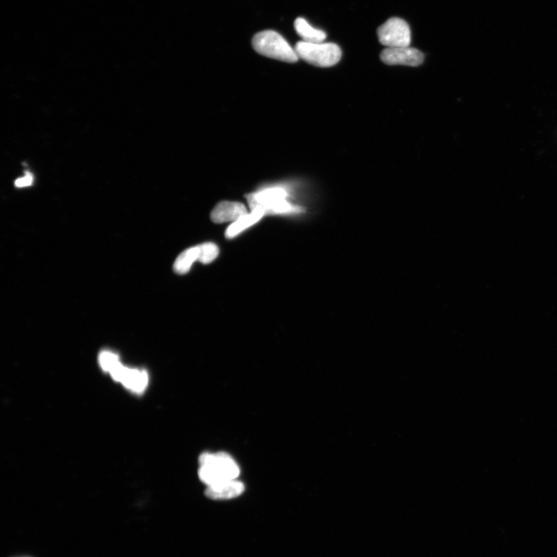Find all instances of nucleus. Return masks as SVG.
<instances>
[{
    "label": "nucleus",
    "mask_w": 557,
    "mask_h": 557,
    "mask_svg": "<svg viewBox=\"0 0 557 557\" xmlns=\"http://www.w3.org/2000/svg\"><path fill=\"white\" fill-rule=\"evenodd\" d=\"M199 462V477L207 486L237 479L240 474L234 459L225 452L204 453L200 456Z\"/></svg>",
    "instance_id": "f257e3e1"
},
{
    "label": "nucleus",
    "mask_w": 557,
    "mask_h": 557,
    "mask_svg": "<svg viewBox=\"0 0 557 557\" xmlns=\"http://www.w3.org/2000/svg\"><path fill=\"white\" fill-rule=\"evenodd\" d=\"M287 192L284 187H267L247 195L251 210L259 208L266 214L299 213L303 208L286 201Z\"/></svg>",
    "instance_id": "f03ea898"
},
{
    "label": "nucleus",
    "mask_w": 557,
    "mask_h": 557,
    "mask_svg": "<svg viewBox=\"0 0 557 557\" xmlns=\"http://www.w3.org/2000/svg\"><path fill=\"white\" fill-rule=\"evenodd\" d=\"M254 50L263 56L295 63L299 59L295 49L291 47L282 36L273 30H264L253 38Z\"/></svg>",
    "instance_id": "7ed1b4c3"
},
{
    "label": "nucleus",
    "mask_w": 557,
    "mask_h": 557,
    "mask_svg": "<svg viewBox=\"0 0 557 557\" xmlns=\"http://www.w3.org/2000/svg\"><path fill=\"white\" fill-rule=\"evenodd\" d=\"M299 58L312 65L321 67H332L339 62L341 50L334 43H307L299 41L295 46Z\"/></svg>",
    "instance_id": "20e7f679"
},
{
    "label": "nucleus",
    "mask_w": 557,
    "mask_h": 557,
    "mask_svg": "<svg viewBox=\"0 0 557 557\" xmlns=\"http://www.w3.org/2000/svg\"><path fill=\"white\" fill-rule=\"evenodd\" d=\"M379 42L387 48L409 47L411 30L409 24L400 18H390L379 27L377 32Z\"/></svg>",
    "instance_id": "39448f33"
},
{
    "label": "nucleus",
    "mask_w": 557,
    "mask_h": 557,
    "mask_svg": "<svg viewBox=\"0 0 557 557\" xmlns=\"http://www.w3.org/2000/svg\"><path fill=\"white\" fill-rule=\"evenodd\" d=\"M380 58L389 65L416 67L424 62V55L418 49L410 47L385 48Z\"/></svg>",
    "instance_id": "423d86ee"
},
{
    "label": "nucleus",
    "mask_w": 557,
    "mask_h": 557,
    "mask_svg": "<svg viewBox=\"0 0 557 557\" xmlns=\"http://www.w3.org/2000/svg\"><path fill=\"white\" fill-rule=\"evenodd\" d=\"M115 381L120 382L125 387L136 393H142L148 387L149 377L144 371L126 368L120 364L117 368L110 372Z\"/></svg>",
    "instance_id": "0eeeda50"
},
{
    "label": "nucleus",
    "mask_w": 557,
    "mask_h": 557,
    "mask_svg": "<svg viewBox=\"0 0 557 557\" xmlns=\"http://www.w3.org/2000/svg\"><path fill=\"white\" fill-rule=\"evenodd\" d=\"M247 214V208L240 202L223 201L214 208L211 218L215 223H235Z\"/></svg>",
    "instance_id": "6e6552de"
},
{
    "label": "nucleus",
    "mask_w": 557,
    "mask_h": 557,
    "mask_svg": "<svg viewBox=\"0 0 557 557\" xmlns=\"http://www.w3.org/2000/svg\"><path fill=\"white\" fill-rule=\"evenodd\" d=\"M244 491L243 483L234 479L207 486L205 495L212 500H228L240 497Z\"/></svg>",
    "instance_id": "1a4fd4ad"
},
{
    "label": "nucleus",
    "mask_w": 557,
    "mask_h": 557,
    "mask_svg": "<svg viewBox=\"0 0 557 557\" xmlns=\"http://www.w3.org/2000/svg\"><path fill=\"white\" fill-rule=\"evenodd\" d=\"M265 215L264 212L259 209V208H255V209L252 210L251 213H248L247 215L242 216L240 219H238L237 221L232 223L227 230H226L225 237L232 238L237 236L243 231L249 229L256 223H258Z\"/></svg>",
    "instance_id": "9d476101"
},
{
    "label": "nucleus",
    "mask_w": 557,
    "mask_h": 557,
    "mask_svg": "<svg viewBox=\"0 0 557 557\" xmlns=\"http://www.w3.org/2000/svg\"><path fill=\"white\" fill-rule=\"evenodd\" d=\"M295 28L297 34L304 42L322 43L327 38L326 32L312 27L307 21L302 17L297 18L295 21Z\"/></svg>",
    "instance_id": "9b49d317"
},
{
    "label": "nucleus",
    "mask_w": 557,
    "mask_h": 557,
    "mask_svg": "<svg viewBox=\"0 0 557 557\" xmlns=\"http://www.w3.org/2000/svg\"><path fill=\"white\" fill-rule=\"evenodd\" d=\"M199 252L198 246L189 248L183 251V252L177 257L174 262V269L175 272L179 274L188 273L193 263L195 261H198Z\"/></svg>",
    "instance_id": "f8f14e48"
},
{
    "label": "nucleus",
    "mask_w": 557,
    "mask_h": 557,
    "mask_svg": "<svg viewBox=\"0 0 557 557\" xmlns=\"http://www.w3.org/2000/svg\"><path fill=\"white\" fill-rule=\"evenodd\" d=\"M198 247L200 250L199 262L204 263V264H209L217 258L219 249L215 243L206 242L200 245Z\"/></svg>",
    "instance_id": "ddd939ff"
},
{
    "label": "nucleus",
    "mask_w": 557,
    "mask_h": 557,
    "mask_svg": "<svg viewBox=\"0 0 557 557\" xmlns=\"http://www.w3.org/2000/svg\"><path fill=\"white\" fill-rule=\"evenodd\" d=\"M100 364L104 371L111 372L121 364L117 354L103 352L100 356Z\"/></svg>",
    "instance_id": "4468645a"
},
{
    "label": "nucleus",
    "mask_w": 557,
    "mask_h": 557,
    "mask_svg": "<svg viewBox=\"0 0 557 557\" xmlns=\"http://www.w3.org/2000/svg\"><path fill=\"white\" fill-rule=\"evenodd\" d=\"M33 180L32 175L27 174L26 176L21 177V179H17L15 182V185L18 187H27L32 185Z\"/></svg>",
    "instance_id": "2eb2a0df"
}]
</instances>
